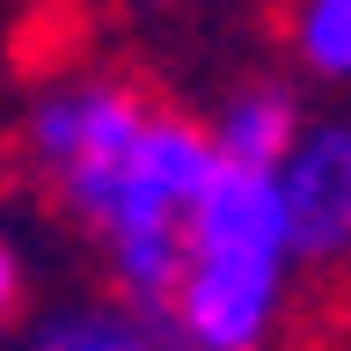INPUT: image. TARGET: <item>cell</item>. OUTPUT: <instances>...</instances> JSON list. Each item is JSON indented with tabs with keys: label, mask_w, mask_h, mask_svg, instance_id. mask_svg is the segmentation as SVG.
Here are the masks:
<instances>
[{
	"label": "cell",
	"mask_w": 351,
	"mask_h": 351,
	"mask_svg": "<svg viewBox=\"0 0 351 351\" xmlns=\"http://www.w3.org/2000/svg\"><path fill=\"white\" fill-rule=\"evenodd\" d=\"M219 147H227L234 169H271V161H285V147H293V110H285V95H241V103L227 110V125H219Z\"/></svg>",
	"instance_id": "277c9868"
},
{
	"label": "cell",
	"mask_w": 351,
	"mask_h": 351,
	"mask_svg": "<svg viewBox=\"0 0 351 351\" xmlns=\"http://www.w3.org/2000/svg\"><path fill=\"white\" fill-rule=\"evenodd\" d=\"M44 351H154V337L132 315H73L44 337Z\"/></svg>",
	"instance_id": "8992f818"
},
{
	"label": "cell",
	"mask_w": 351,
	"mask_h": 351,
	"mask_svg": "<svg viewBox=\"0 0 351 351\" xmlns=\"http://www.w3.org/2000/svg\"><path fill=\"white\" fill-rule=\"evenodd\" d=\"M285 249V213L263 169L219 161L205 197L191 213V263H183V293L176 315L205 351H249L263 315H271V278H278Z\"/></svg>",
	"instance_id": "6da1fadb"
},
{
	"label": "cell",
	"mask_w": 351,
	"mask_h": 351,
	"mask_svg": "<svg viewBox=\"0 0 351 351\" xmlns=\"http://www.w3.org/2000/svg\"><path fill=\"white\" fill-rule=\"evenodd\" d=\"M278 213H285V241L307 263H337L351 249V132H315L293 154Z\"/></svg>",
	"instance_id": "3957f363"
},
{
	"label": "cell",
	"mask_w": 351,
	"mask_h": 351,
	"mask_svg": "<svg viewBox=\"0 0 351 351\" xmlns=\"http://www.w3.org/2000/svg\"><path fill=\"white\" fill-rule=\"evenodd\" d=\"M300 51L322 66V73H351V0H307Z\"/></svg>",
	"instance_id": "5b68a950"
},
{
	"label": "cell",
	"mask_w": 351,
	"mask_h": 351,
	"mask_svg": "<svg viewBox=\"0 0 351 351\" xmlns=\"http://www.w3.org/2000/svg\"><path fill=\"white\" fill-rule=\"evenodd\" d=\"M8 293H15V263H8V249H0V315H8Z\"/></svg>",
	"instance_id": "52a82bcc"
},
{
	"label": "cell",
	"mask_w": 351,
	"mask_h": 351,
	"mask_svg": "<svg viewBox=\"0 0 351 351\" xmlns=\"http://www.w3.org/2000/svg\"><path fill=\"white\" fill-rule=\"evenodd\" d=\"M147 117H154V103L132 81H95V88H73L59 103H44L29 147H37V169L59 183V197L81 219H95V227L110 219L117 183H125V161L139 147Z\"/></svg>",
	"instance_id": "7a4b0ae2"
}]
</instances>
